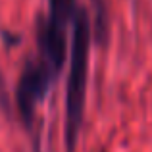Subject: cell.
Listing matches in <instances>:
<instances>
[{
    "label": "cell",
    "mask_w": 152,
    "mask_h": 152,
    "mask_svg": "<svg viewBox=\"0 0 152 152\" xmlns=\"http://www.w3.org/2000/svg\"><path fill=\"white\" fill-rule=\"evenodd\" d=\"M0 102H2L4 110L8 112V108H10V100H8V94H6V85H4V77H2V71H0Z\"/></svg>",
    "instance_id": "obj_5"
},
{
    "label": "cell",
    "mask_w": 152,
    "mask_h": 152,
    "mask_svg": "<svg viewBox=\"0 0 152 152\" xmlns=\"http://www.w3.org/2000/svg\"><path fill=\"white\" fill-rule=\"evenodd\" d=\"M91 23H93V42L100 48H106L110 42V14L106 0H91Z\"/></svg>",
    "instance_id": "obj_4"
},
{
    "label": "cell",
    "mask_w": 152,
    "mask_h": 152,
    "mask_svg": "<svg viewBox=\"0 0 152 152\" xmlns=\"http://www.w3.org/2000/svg\"><path fill=\"white\" fill-rule=\"evenodd\" d=\"M54 83L56 77L50 73V69L45 64H41L37 58H29L25 62L18 83H15L14 102L19 119H21L23 127L27 131H31L35 127L37 110L46 100Z\"/></svg>",
    "instance_id": "obj_3"
},
{
    "label": "cell",
    "mask_w": 152,
    "mask_h": 152,
    "mask_svg": "<svg viewBox=\"0 0 152 152\" xmlns=\"http://www.w3.org/2000/svg\"><path fill=\"white\" fill-rule=\"evenodd\" d=\"M79 6L77 0H48L46 14L39 15L35 23L37 56L56 79L60 77L66 60H69V27L73 25Z\"/></svg>",
    "instance_id": "obj_2"
},
{
    "label": "cell",
    "mask_w": 152,
    "mask_h": 152,
    "mask_svg": "<svg viewBox=\"0 0 152 152\" xmlns=\"http://www.w3.org/2000/svg\"><path fill=\"white\" fill-rule=\"evenodd\" d=\"M93 45V23L85 6H79L71 25L69 69L66 81V112H64V150L75 152L85 119L87 85H89V58Z\"/></svg>",
    "instance_id": "obj_1"
}]
</instances>
